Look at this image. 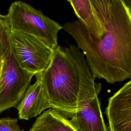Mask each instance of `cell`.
<instances>
[{"label": "cell", "instance_id": "cell-15", "mask_svg": "<svg viewBox=\"0 0 131 131\" xmlns=\"http://www.w3.org/2000/svg\"><path fill=\"white\" fill-rule=\"evenodd\" d=\"M21 131H25L24 129H21Z\"/></svg>", "mask_w": 131, "mask_h": 131}, {"label": "cell", "instance_id": "cell-9", "mask_svg": "<svg viewBox=\"0 0 131 131\" xmlns=\"http://www.w3.org/2000/svg\"><path fill=\"white\" fill-rule=\"evenodd\" d=\"M75 14L88 32L97 38L104 32L103 25L97 14L90 0L68 1Z\"/></svg>", "mask_w": 131, "mask_h": 131}, {"label": "cell", "instance_id": "cell-13", "mask_svg": "<svg viewBox=\"0 0 131 131\" xmlns=\"http://www.w3.org/2000/svg\"><path fill=\"white\" fill-rule=\"evenodd\" d=\"M3 61H4V56H3V58H2L1 60L0 61V75H1V71H2V68H3Z\"/></svg>", "mask_w": 131, "mask_h": 131}, {"label": "cell", "instance_id": "cell-14", "mask_svg": "<svg viewBox=\"0 0 131 131\" xmlns=\"http://www.w3.org/2000/svg\"><path fill=\"white\" fill-rule=\"evenodd\" d=\"M124 2L131 9V1H124Z\"/></svg>", "mask_w": 131, "mask_h": 131}, {"label": "cell", "instance_id": "cell-5", "mask_svg": "<svg viewBox=\"0 0 131 131\" xmlns=\"http://www.w3.org/2000/svg\"><path fill=\"white\" fill-rule=\"evenodd\" d=\"M8 39L19 67L35 75L49 66L54 50L34 36L9 30Z\"/></svg>", "mask_w": 131, "mask_h": 131}, {"label": "cell", "instance_id": "cell-7", "mask_svg": "<svg viewBox=\"0 0 131 131\" xmlns=\"http://www.w3.org/2000/svg\"><path fill=\"white\" fill-rule=\"evenodd\" d=\"M36 81L27 89L24 97L16 106L20 119L29 120L51 108L43 84L41 72L36 74Z\"/></svg>", "mask_w": 131, "mask_h": 131}, {"label": "cell", "instance_id": "cell-10", "mask_svg": "<svg viewBox=\"0 0 131 131\" xmlns=\"http://www.w3.org/2000/svg\"><path fill=\"white\" fill-rule=\"evenodd\" d=\"M30 131H77L70 119L60 112L49 108L36 119Z\"/></svg>", "mask_w": 131, "mask_h": 131}, {"label": "cell", "instance_id": "cell-4", "mask_svg": "<svg viewBox=\"0 0 131 131\" xmlns=\"http://www.w3.org/2000/svg\"><path fill=\"white\" fill-rule=\"evenodd\" d=\"M34 76L19 67L8 39L0 75V113L21 101Z\"/></svg>", "mask_w": 131, "mask_h": 131}, {"label": "cell", "instance_id": "cell-3", "mask_svg": "<svg viewBox=\"0 0 131 131\" xmlns=\"http://www.w3.org/2000/svg\"><path fill=\"white\" fill-rule=\"evenodd\" d=\"M5 16L10 31L34 36L53 50L58 46L57 34L62 27L29 4L14 2Z\"/></svg>", "mask_w": 131, "mask_h": 131}, {"label": "cell", "instance_id": "cell-11", "mask_svg": "<svg viewBox=\"0 0 131 131\" xmlns=\"http://www.w3.org/2000/svg\"><path fill=\"white\" fill-rule=\"evenodd\" d=\"M0 131H21L18 119L9 117L1 118Z\"/></svg>", "mask_w": 131, "mask_h": 131}, {"label": "cell", "instance_id": "cell-8", "mask_svg": "<svg viewBox=\"0 0 131 131\" xmlns=\"http://www.w3.org/2000/svg\"><path fill=\"white\" fill-rule=\"evenodd\" d=\"M70 120L77 131H108L98 97L82 105Z\"/></svg>", "mask_w": 131, "mask_h": 131}, {"label": "cell", "instance_id": "cell-6", "mask_svg": "<svg viewBox=\"0 0 131 131\" xmlns=\"http://www.w3.org/2000/svg\"><path fill=\"white\" fill-rule=\"evenodd\" d=\"M105 114L110 131H131V80L109 98Z\"/></svg>", "mask_w": 131, "mask_h": 131}, {"label": "cell", "instance_id": "cell-2", "mask_svg": "<svg viewBox=\"0 0 131 131\" xmlns=\"http://www.w3.org/2000/svg\"><path fill=\"white\" fill-rule=\"evenodd\" d=\"M41 75L51 108L67 118H71L82 105L97 97L101 90L83 54L74 45H58Z\"/></svg>", "mask_w": 131, "mask_h": 131}, {"label": "cell", "instance_id": "cell-1", "mask_svg": "<svg viewBox=\"0 0 131 131\" xmlns=\"http://www.w3.org/2000/svg\"><path fill=\"white\" fill-rule=\"evenodd\" d=\"M104 28L97 38L82 23L62 27L72 35L86 56L93 76L114 83L131 79V9L122 0H91Z\"/></svg>", "mask_w": 131, "mask_h": 131}, {"label": "cell", "instance_id": "cell-12", "mask_svg": "<svg viewBox=\"0 0 131 131\" xmlns=\"http://www.w3.org/2000/svg\"><path fill=\"white\" fill-rule=\"evenodd\" d=\"M8 28V27L6 21V16L0 13V32H2Z\"/></svg>", "mask_w": 131, "mask_h": 131}]
</instances>
